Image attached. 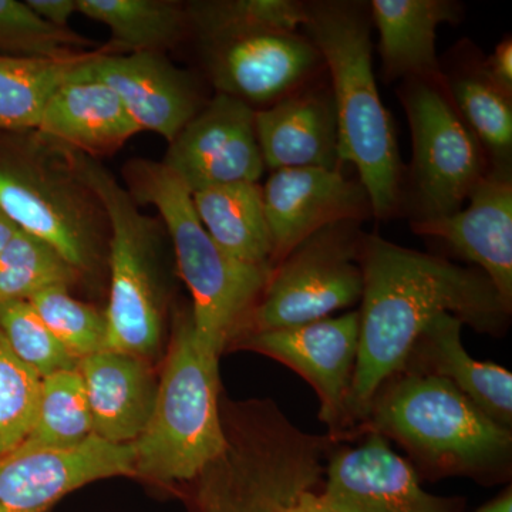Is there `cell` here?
Masks as SVG:
<instances>
[{"label": "cell", "instance_id": "obj_1", "mask_svg": "<svg viewBox=\"0 0 512 512\" xmlns=\"http://www.w3.org/2000/svg\"><path fill=\"white\" fill-rule=\"evenodd\" d=\"M359 259L363 293L349 440L365 421L377 390L403 369L431 320L450 313L478 333L501 338L512 313L480 269L400 247L375 234L363 235Z\"/></svg>", "mask_w": 512, "mask_h": 512}, {"label": "cell", "instance_id": "obj_2", "mask_svg": "<svg viewBox=\"0 0 512 512\" xmlns=\"http://www.w3.org/2000/svg\"><path fill=\"white\" fill-rule=\"evenodd\" d=\"M365 433L402 448L421 480L461 477L484 487L511 480L512 429L443 377L413 372L390 377L353 439Z\"/></svg>", "mask_w": 512, "mask_h": 512}, {"label": "cell", "instance_id": "obj_3", "mask_svg": "<svg viewBox=\"0 0 512 512\" xmlns=\"http://www.w3.org/2000/svg\"><path fill=\"white\" fill-rule=\"evenodd\" d=\"M306 12L303 28L322 56L338 111L340 161L356 168L373 215L390 218L402 204L403 168L373 73L370 18L349 2L309 3Z\"/></svg>", "mask_w": 512, "mask_h": 512}, {"label": "cell", "instance_id": "obj_4", "mask_svg": "<svg viewBox=\"0 0 512 512\" xmlns=\"http://www.w3.org/2000/svg\"><path fill=\"white\" fill-rule=\"evenodd\" d=\"M227 447L191 481L190 512H288L322 485L336 441L302 430L275 403L224 417Z\"/></svg>", "mask_w": 512, "mask_h": 512}, {"label": "cell", "instance_id": "obj_5", "mask_svg": "<svg viewBox=\"0 0 512 512\" xmlns=\"http://www.w3.org/2000/svg\"><path fill=\"white\" fill-rule=\"evenodd\" d=\"M124 181L138 205H153L160 214L178 274L191 293L198 339L221 356L241 335L272 269L242 264L225 254L198 220L191 192L164 163L130 161Z\"/></svg>", "mask_w": 512, "mask_h": 512}, {"label": "cell", "instance_id": "obj_6", "mask_svg": "<svg viewBox=\"0 0 512 512\" xmlns=\"http://www.w3.org/2000/svg\"><path fill=\"white\" fill-rule=\"evenodd\" d=\"M220 357L201 345L191 306L178 313L153 416L133 443L136 476L158 484H190L224 453Z\"/></svg>", "mask_w": 512, "mask_h": 512}, {"label": "cell", "instance_id": "obj_7", "mask_svg": "<svg viewBox=\"0 0 512 512\" xmlns=\"http://www.w3.org/2000/svg\"><path fill=\"white\" fill-rule=\"evenodd\" d=\"M66 148V147H64ZM74 170L97 195L109 221V349L154 359L164 338L167 278L163 224L140 211L126 185L97 158L66 148Z\"/></svg>", "mask_w": 512, "mask_h": 512}, {"label": "cell", "instance_id": "obj_8", "mask_svg": "<svg viewBox=\"0 0 512 512\" xmlns=\"http://www.w3.org/2000/svg\"><path fill=\"white\" fill-rule=\"evenodd\" d=\"M0 207L82 275L109 249V221L99 198L74 170L66 148L37 131L19 150L0 156Z\"/></svg>", "mask_w": 512, "mask_h": 512}, {"label": "cell", "instance_id": "obj_9", "mask_svg": "<svg viewBox=\"0 0 512 512\" xmlns=\"http://www.w3.org/2000/svg\"><path fill=\"white\" fill-rule=\"evenodd\" d=\"M359 225L340 222L320 229L279 262L237 340L330 318L360 303L359 256L365 234Z\"/></svg>", "mask_w": 512, "mask_h": 512}, {"label": "cell", "instance_id": "obj_10", "mask_svg": "<svg viewBox=\"0 0 512 512\" xmlns=\"http://www.w3.org/2000/svg\"><path fill=\"white\" fill-rule=\"evenodd\" d=\"M399 96L412 133L413 222L439 220L461 210L490 160L454 106L446 77L406 80Z\"/></svg>", "mask_w": 512, "mask_h": 512}, {"label": "cell", "instance_id": "obj_11", "mask_svg": "<svg viewBox=\"0 0 512 512\" xmlns=\"http://www.w3.org/2000/svg\"><path fill=\"white\" fill-rule=\"evenodd\" d=\"M232 348L251 350L302 377L319 399V420L338 443L350 436L349 396L359 352V312L315 320L293 328L249 333Z\"/></svg>", "mask_w": 512, "mask_h": 512}, {"label": "cell", "instance_id": "obj_12", "mask_svg": "<svg viewBox=\"0 0 512 512\" xmlns=\"http://www.w3.org/2000/svg\"><path fill=\"white\" fill-rule=\"evenodd\" d=\"M202 47L217 93L252 109L272 106L325 70L318 47L299 32L258 30L211 40Z\"/></svg>", "mask_w": 512, "mask_h": 512}, {"label": "cell", "instance_id": "obj_13", "mask_svg": "<svg viewBox=\"0 0 512 512\" xmlns=\"http://www.w3.org/2000/svg\"><path fill=\"white\" fill-rule=\"evenodd\" d=\"M320 493L338 512L463 511L460 498L424 490L409 460L376 433L336 444Z\"/></svg>", "mask_w": 512, "mask_h": 512}, {"label": "cell", "instance_id": "obj_14", "mask_svg": "<svg viewBox=\"0 0 512 512\" xmlns=\"http://www.w3.org/2000/svg\"><path fill=\"white\" fill-rule=\"evenodd\" d=\"M120 476H136L133 443H110L96 434L70 448L22 443L0 456V512H49L84 485Z\"/></svg>", "mask_w": 512, "mask_h": 512}, {"label": "cell", "instance_id": "obj_15", "mask_svg": "<svg viewBox=\"0 0 512 512\" xmlns=\"http://www.w3.org/2000/svg\"><path fill=\"white\" fill-rule=\"evenodd\" d=\"M255 110L217 93L171 141L165 167L191 194L217 185L258 183L265 164Z\"/></svg>", "mask_w": 512, "mask_h": 512}, {"label": "cell", "instance_id": "obj_16", "mask_svg": "<svg viewBox=\"0 0 512 512\" xmlns=\"http://www.w3.org/2000/svg\"><path fill=\"white\" fill-rule=\"evenodd\" d=\"M262 201L274 245V268L320 229L373 215L365 187L342 170L274 171L262 187Z\"/></svg>", "mask_w": 512, "mask_h": 512}, {"label": "cell", "instance_id": "obj_17", "mask_svg": "<svg viewBox=\"0 0 512 512\" xmlns=\"http://www.w3.org/2000/svg\"><path fill=\"white\" fill-rule=\"evenodd\" d=\"M90 69L119 96L140 131L156 133L168 143L207 104L195 77L164 53L111 55L104 45Z\"/></svg>", "mask_w": 512, "mask_h": 512}, {"label": "cell", "instance_id": "obj_18", "mask_svg": "<svg viewBox=\"0 0 512 512\" xmlns=\"http://www.w3.org/2000/svg\"><path fill=\"white\" fill-rule=\"evenodd\" d=\"M468 200L467 208L447 217L413 222V231L476 265L512 306L511 171L490 168Z\"/></svg>", "mask_w": 512, "mask_h": 512}, {"label": "cell", "instance_id": "obj_19", "mask_svg": "<svg viewBox=\"0 0 512 512\" xmlns=\"http://www.w3.org/2000/svg\"><path fill=\"white\" fill-rule=\"evenodd\" d=\"M265 168L342 170L339 123L329 82L305 84L272 106L255 110Z\"/></svg>", "mask_w": 512, "mask_h": 512}, {"label": "cell", "instance_id": "obj_20", "mask_svg": "<svg viewBox=\"0 0 512 512\" xmlns=\"http://www.w3.org/2000/svg\"><path fill=\"white\" fill-rule=\"evenodd\" d=\"M93 59L50 97L36 131L60 146L97 158L116 153L141 131L119 96L90 69Z\"/></svg>", "mask_w": 512, "mask_h": 512}, {"label": "cell", "instance_id": "obj_21", "mask_svg": "<svg viewBox=\"0 0 512 512\" xmlns=\"http://www.w3.org/2000/svg\"><path fill=\"white\" fill-rule=\"evenodd\" d=\"M94 434L116 444L136 443L156 406L158 380L151 362L103 350L80 360Z\"/></svg>", "mask_w": 512, "mask_h": 512}, {"label": "cell", "instance_id": "obj_22", "mask_svg": "<svg viewBox=\"0 0 512 512\" xmlns=\"http://www.w3.org/2000/svg\"><path fill=\"white\" fill-rule=\"evenodd\" d=\"M463 326L450 313L431 320L400 372L443 377L491 419L512 429V373L470 356L461 340Z\"/></svg>", "mask_w": 512, "mask_h": 512}, {"label": "cell", "instance_id": "obj_23", "mask_svg": "<svg viewBox=\"0 0 512 512\" xmlns=\"http://www.w3.org/2000/svg\"><path fill=\"white\" fill-rule=\"evenodd\" d=\"M379 53L387 80L443 82L436 37L441 23H457L461 6L451 0H373Z\"/></svg>", "mask_w": 512, "mask_h": 512}, {"label": "cell", "instance_id": "obj_24", "mask_svg": "<svg viewBox=\"0 0 512 512\" xmlns=\"http://www.w3.org/2000/svg\"><path fill=\"white\" fill-rule=\"evenodd\" d=\"M191 198L202 227L225 254L274 271V245L258 183L217 185L194 192Z\"/></svg>", "mask_w": 512, "mask_h": 512}, {"label": "cell", "instance_id": "obj_25", "mask_svg": "<svg viewBox=\"0 0 512 512\" xmlns=\"http://www.w3.org/2000/svg\"><path fill=\"white\" fill-rule=\"evenodd\" d=\"M77 13L109 28L111 55L164 53L190 30L187 9L170 0H77Z\"/></svg>", "mask_w": 512, "mask_h": 512}, {"label": "cell", "instance_id": "obj_26", "mask_svg": "<svg viewBox=\"0 0 512 512\" xmlns=\"http://www.w3.org/2000/svg\"><path fill=\"white\" fill-rule=\"evenodd\" d=\"M99 50L63 57L0 55V130L36 131L50 97Z\"/></svg>", "mask_w": 512, "mask_h": 512}, {"label": "cell", "instance_id": "obj_27", "mask_svg": "<svg viewBox=\"0 0 512 512\" xmlns=\"http://www.w3.org/2000/svg\"><path fill=\"white\" fill-rule=\"evenodd\" d=\"M444 77L454 106L480 141L491 168L511 171L512 97L488 79L481 64Z\"/></svg>", "mask_w": 512, "mask_h": 512}, {"label": "cell", "instance_id": "obj_28", "mask_svg": "<svg viewBox=\"0 0 512 512\" xmlns=\"http://www.w3.org/2000/svg\"><path fill=\"white\" fill-rule=\"evenodd\" d=\"M185 9L201 43L258 30L298 32L308 16L305 3L293 0H210Z\"/></svg>", "mask_w": 512, "mask_h": 512}, {"label": "cell", "instance_id": "obj_29", "mask_svg": "<svg viewBox=\"0 0 512 512\" xmlns=\"http://www.w3.org/2000/svg\"><path fill=\"white\" fill-rule=\"evenodd\" d=\"M93 436L92 413L80 370H64L45 377L35 426L23 443L33 447L70 448Z\"/></svg>", "mask_w": 512, "mask_h": 512}, {"label": "cell", "instance_id": "obj_30", "mask_svg": "<svg viewBox=\"0 0 512 512\" xmlns=\"http://www.w3.org/2000/svg\"><path fill=\"white\" fill-rule=\"evenodd\" d=\"M80 278L52 245L22 229L0 252V302L28 301L53 286L70 288Z\"/></svg>", "mask_w": 512, "mask_h": 512}, {"label": "cell", "instance_id": "obj_31", "mask_svg": "<svg viewBox=\"0 0 512 512\" xmlns=\"http://www.w3.org/2000/svg\"><path fill=\"white\" fill-rule=\"evenodd\" d=\"M66 286H53L28 299L55 338L77 360L109 349L106 313L73 298Z\"/></svg>", "mask_w": 512, "mask_h": 512}, {"label": "cell", "instance_id": "obj_32", "mask_svg": "<svg viewBox=\"0 0 512 512\" xmlns=\"http://www.w3.org/2000/svg\"><path fill=\"white\" fill-rule=\"evenodd\" d=\"M96 46L70 28H56L40 19L26 2L0 0V55L63 57Z\"/></svg>", "mask_w": 512, "mask_h": 512}, {"label": "cell", "instance_id": "obj_33", "mask_svg": "<svg viewBox=\"0 0 512 512\" xmlns=\"http://www.w3.org/2000/svg\"><path fill=\"white\" fill-rule=\"evenodd\" d=\"M0 333L12 352L42 379L79 369L80 360L55 338L28 301L0 302Z\"/></svg>", "mask_w": 512, "mask_h": 512}, {"label": "cell", "instance_id": "obj_34", "mask_svg": "<svg viewBox=\"0 0 512 512\" xmlns=\"http://www.w3.org/2000/svg\"><path fill=\"white\" fill-rule=\"evenodd\" d=\"M42 382L0 333V456L28 439L35 426Z\"/></svg>", "mask_w": 512, "mask_h": 512}, {"label": "cell", "instance_id": "obj_35", "mask_svg": "<svg viewBox=\"0 0 512 512\" xmlns=\"http://www.w3.org/2000/svg\"><path fill=\"white\" fill-rule=\"evenodd\" d=\"M488 79L512 97V40L505 37L498 43L493 55L481 63Z\"/></svg>", "mask_w": 512, "mask_h": 512}, {"label": "cell", "instance_id": "obj_36", "mask_svg": "<svg viewBox=\"0 0 512 512\" xmlns=\"http://www.w3.org/2000/svg\"><path fill=\"white\" fill-rule=\"evenodd\" d=\"M26 5L56 28H69L70 19L77 13V0H28Z\"/></svg>", "mask_w": 512, "mask_h": 512}, {"label": "cell", "instance_id": "obj_37", "mask_svg": "<svg viewBox=\"0 0 512 512\" xmlns=\"http://www.w3.org/2000/svg\"><path fill=\"white\" fill-rule=\"evenodd\" d=\"M288 512H338L325 500L319 488L299 495Z\"/></svg>", "mask_w": 512, "mask_h": 512}, {"label": "cell", "instance_id": "obj_38", "mask_svg": "<svg viewBox=\"0 0 512 512\" xmlns=\"http://www.w3.org/2000/svg\"><path fill=\"white\" fill-rule=\"evenodd\" d=\"M474 512H512V488H507L497 495L490 503L484 504Z\"/></svg>", "mask_w": 512, "mask_h": 512}, {"label": "cell", "instance_id": "obj_39", "mask_svg": "<svg viewBox=\"0 0 512 512\" xmlns=\"http://www.w3.org/2000/svg\"><path fill=\"white\" fill-rule=\"evenodd\" d=\"M18 229L8 215H6V212L2 210V207H0V252L3 251V248L6 247V244H8Z\"/></svg>", "mask_w": 512, "mask_h": 512}]
</instances>
